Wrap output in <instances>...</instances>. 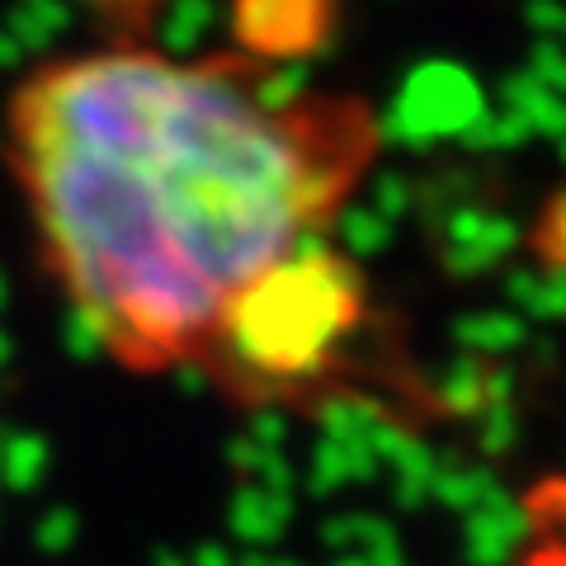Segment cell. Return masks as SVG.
I'll list each match as a JSON object with an SVG mask.
<instances>
[{
  "instance_id": "cell-1",
  "label": "cell",
  "mask_w": 566,
  "mask_h": 566,
  "mask_svg": "<svg viewBox=\"0 0 566 566\" xmlns=\"http://www.w3.org/2000/svg\"><path fill=\"white\" fill-rule=\"evenodd\" d=\"M378 114L260 62L91 48L33 71L10 161L81 326L142 374L203 364L255 279L326 241Z\"/></svg>"
},
{
  "instance_id": "cell-2",
  "label": "cell",
  "mask_w": 566,
  "mask_h": 566,
  "mask_svg": "<svg viewBox=\"0 0 566 566\" xmlns=\"http://www.w3.org/2000/svg\"><path fill=\"white\" fill-rule=\"evenodd\" d=\"M364 316L368 293L359 270L316 241L237 297L199 368L218 374L237 397L303 401L316 382L340 374Z\"/></svg>"
}]
</instances>
